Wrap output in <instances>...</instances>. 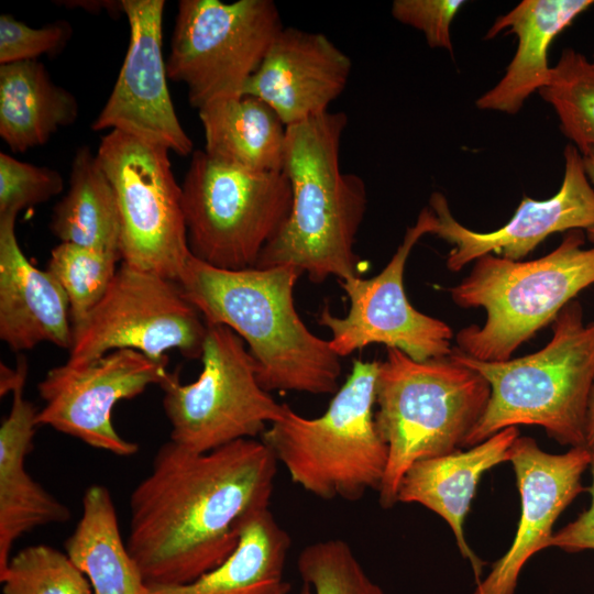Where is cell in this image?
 <instances>
[{
  "label": "cell",
  "mask_w": 594,
  "mask_h": 594,
  "mask_svg": "<svg viewBox=\"0 0 594 594\" xmlns=\"http://www.w3.org/2000/svg\"><path fill=\"white\" fill-rule=\"evenodd\" d=\"M72 34L67 21L32 28L3 13L0 15V65L37 61L44 54L55 55L66 46Z\"/></svg>",
  "instance_id": "d6a6232c"
},
{
  "label": "cell",
  "mask_w": 594,
  "mask_h": 594,
  "mask_svg": "<svg viewBox=\"0 0 594 594\" xmlns=\"http://www.w3.org/2000/svg\"><path fill=\"white\" fill-rule=\"evenodd\" d=\"M351 70V58L324 34L284 28L243 96L261 99L289 127L328 112Z\"/></svg>",
  "instance_id": "ac0fdd59"
},
{
  "label": "cell",
  "mask_w": 594,
  "mask_h": 594,
  "mask_svg": "<svg viewBox=\"0 0 594 594\" xmlns=\"http://www.w3.org/2000/svg\"><path fill=\"white\" fill-rule=\"evenodd\" d=\"M593 457L584 447L562 454L540 449L530 437H518L509 450L520 495V518L514 540L473 594H514L528 560L549 547L553 525L584 491L582 475Z\"/></svg>",
  "instance_id": "e0dca14e"
},
{
  "label": "cell",
  "mask_w": 594,
  "mask_h": 594,
  "mask_svg": "<svg viewBox=\"0 0 594 594\" xmlns=\"http://www.w3.org/2000/svg\"><path fill=\"white\" fill-rule=\"evenodd\" d=\"M28 374V364L24 359L18 362L16 369H10L1 363L0 367V395H7L22 382H25Z\"/></svg>",
  "instance_id": "d590c367"
},
{
  "label": "cell",
  "mask_w": 594,
  "mask_h": 594,
  "mask_svg": "<svg viewBox=\"0 0 594 594\" xmlns=\"http://www.w3.org/2000/svg\"><path fill=\"white\" fill-rule=\"evenodd\" d=\"M592 63L594 64V55H593V58H592Z\"/></svg>",
  "instance_id": "60d3db41"
},
{
  "label": "cell",
  "mask_w": 594,
  "mask_h": 594,
  "mask_svg": "<svg viewBox=\"0 0 594 594\" xmlns=\"http://www.w3.org/2000/svg\"><path fill=\"white\" fill-rule=\"evenodd\" d=\"M201 362L195 382L183 384L176 371L160 385L169 441L193 452H209L241 439H257L285 414L286 404L260 385L254 359L229 327L207 326Z\"/></svg>",
  "instance_id": "9c48e42d"
},
{
  "label": "cell",
  "mask_w": 594,
  "mask_h": 594,
  "mask_svg": "<svg viewBox=\"0 0 594 594\" xmlns=\"http://www.w3.org/2000/svg\"><path fill=\"white\" fill-rule=\"evenodd\" d=\"M283 29L272 0H180L166 59L168 79L186 86L198 110L243 96Z\"/></svg>",
  "instance_id": "30bf717a"
},
{
  "label": "cell",
  "mask_w": 594,
  "mask_h": 594,
  "mask_svg": "<svg viewBox=\"0 0 594 594\" xmlns=\"http://www.w3.org/2000/svg\"><path fill=\"white\" fill-rule=\"evenodd\" d=\"M168 154L120 131L106 134L96 153L117 196L121 261L177 283L191 254Z\"/></svg>",
  "instance_id": "8fae6325"
},
{
  "label": "cell",
  "mask_w": 594,
  "mask_h": 594,
  "mask_svg": "<svg viewBox=\"0 0 594 594\" xmlns=\"http://www.w3.org/2000/svg\"><path fill=\"white\" fill-rule=\"evenodd\" d=\"M300 275L293 266L227 271L190 255L177 284L207 326H227L246 343L266 392L336 394L341 358L296 311Z\"/></svg>",
  "instance_id": "7a4b0ae2"
},
{
  "label": "cell",
  "mask_w": 594,
  "mask_h": 594,
  "mask_svg": "<svg viewBox=\"0 0 594 594\" xmlns=\"http://www.w3.org/2000/svg\"><path fill=\"white\" fill-rule=\"evenodd\" d=\"M582 158L588 180L594 187V147L586 150ZM586 237L594 244V228L586 230Z\"/></svg>",
  "instance_id": "f35d334b"
},
{
  "label": "cell",
  "mask_w": 594,
  "mask_h": 594,
  "mask_svg": "<svg viewBox=\"0 0 594 594\" xmlns=\"http://www.w3.org/2000/svg\"><path fill=\"white\" fill-rule=\"evenodd\" d=\"M24 385L13 389L10 413L0 427V573L18 539L35 528L70 519L69 508L26 471L38 410L25 399Z\"/></svg>",
  "instance_id": "7402d4cb"
},
{
  "label": "cell",
  "mask_w": 594,
  "mask_h": 594,
  "mask_svg": "<svg viewBox=\"0 0 594 594\" xmlns=\"http://www.w3.org/2000/svg\"><path fill=\"white\" fill-rule=\"evenodd\" d=\"M119 253L101 252L61 242L50 255L47 271L65 290L69 305L73 334L87 320L107 293L116 273Z\"/></svg>",
  "instance_id": "f1b7e54d"
},
{
  "label": "cell",
  "mask_w": 594,
  "mask_h": 594,
  "mask_svg": "<svg viewBox=\"0 0 594 594\" xmlns=\"http://www.w3.org/2000/svg\"><path fill=\"white\" fill-rule=\"evenodd\" d=\"M277 464L261 439L204 453L165 442L130 496L127 546L146 585L188 583L224 562L244 521L270 508Z\"/></svg>",
  "instance_id": "6da1fadb"
},
{
  "label": "cell",
  "mask_w": 594,
  "mask_h": 594,
  "mask_svg": "<svg viewBox=\"0 0 594 594\" xmlns=\"http://www.w3.org/2000/svg\"><path fill=\"white\" fill-rule=\"evenodd\" d=\"M50 228L61 242L120 254L121 226L116 191L88 146L75 152L69 188L55 205Z\"/></svg>",
  "instance_id": "4316f807"
},
{
  "label": "cell",
  "mask_w": 594,
  "mask_h": 594,
  "mask_svg": "<svg viewBox=\"0 0 594 594\" xmlns=\"http://www.w3.org/2000/svg\"><path fill=\"white\" fill-rule=\"evenodd\" d=\"M78 102L38 61L0 65V136L13 152L45 144L78 118Z\"/></svg>",
  "instance_id": "cb8c5ba5"
},
{
  "label": "cell",
  "mask_w": 594,
  "mask_h": 594,
  "mask_svg": "<svg viewBox=\"0 0 594 594\" xmlns=\"http://www.w3.org/2000/svg\"><path fill=\"white\" fill-rule=\"evenodd\" d=\"M559 120L562 133L581 154L594 147V64L566 47L538 91Z\"/></svg>",
  "instance_id": "83f0119b"
},
{
  "label": "cell",
  "mask_w": 594,
  "mask_h": 594,
  "mask_svg": "<svg viewBox=\"0 0 594 594\" xmlns=\"http://www.w3.org/2000/svg\"><path fill=\"white\" fill-rule=\"evenodd\" d=\"M593 4V0H524L499 15L484 40L513 34L517 47L501 80L476 99V108L518 113L549 79L548 52L553 40Z\"/></svg>",
  "instance_id": "44dd1931"
},
{
  "label": "cell",
  "mask_w": 594,
  "mask_h": 594,
  "mask_svg": "<svg viewBox=\"0 0 594 594\" xmlns=\"http://www.w3.org/2000/svg\"><path fill=\"white\" fill-rule=\"evenodd\" d=\"M167 364L168 359L154 360L132 349H119L90 362L55 366L37 384L44 406L36 424L91 448L131 457L139 451V444L116 430L113 407L151 385H161L169 373Z\"/></svg>",
  "instance_id": "5bb4252c"
},
{
  "label": "cell",
  "mask_w": 594,
  "mask_h": 594,
  "mask_svg": "<svg viewBox=\"0 0 594 594\" xmlns=\"http://www.w3.org/2000/svg\"><path fill=\"white\" fill-rule=\"evenodd\" d=\"M491 388L476 371L450 354L416 361L387 348L375 383L374 422L387 447L378 501L397 503L400 481L415 463L464 447L488 403Z\"/></svg>",
  "instance_id": "277c9868"
},
{
  "label": "cell",
  "mask_w": 594,
  "mask_h": 594,
  "mask_svg": "<svg viewBox=\"0 0 594 594\" xmlns=\"http://www.w3.org/2000/svg\"><path fill=\"white\" fill-rule=\"evenodd\" d=\"M289 547V535L267 508L244 521L238 547L220 565L188 583L147 585V594H273L286 584Z\"/></svg>",
  "instance_id": "d4e9b609"
},
{
  "label": "cell",
  "mask_w": 594,
  "mask_h": 594,
  "mask_svg": "<svg viewBox=\"0 0 594 594\" xmlns=\"http://www.w3.org/2000/svg\"><path fill=\"white\" fill-rule=\"evenodd\" d=\"M437 217L424 208L409 227L388 264L376 276L339 280L350 307L345 317L331 315L326 306L319 324L331 332L332 350L345 356L372 343L403 351L416 361L448 356L452 349V329L443 321L416 310L404 289V268L410 251L425 234H432Z\"/></svg>",
  "instance_id": "4fadbf2b"
},
{
  "label": "cell",
  "mask_w": 594,
  "mask_h": 594,
  "mask_svg": "<svg viewBox=\"0 0 594 594\" xmlns=\"http://www.w3.org/2000/svg\"><path fill=\"white\" fill-rule=\"evenodd\" d=\"M518 437V429L508 427L465 451L419 461L407 470L398 488L397 503L420 504L450 526L476 584L482 581L485 563L465 539L464 520L481 476L509 460V450Z\"/></svg>",
  "instance_id": "ffe728a7"
},
{
  "label": "cell",
  "mask_w": 594,
  "mask_h": 594,
  "mask_svg": "<svg viewBox=\"0 0 594 594\" xmlns=\"http://www.w3.org/2000/svg\"><path fill=\"white\" fill-rule=\"evenodd\" d=\"M594 284V246L584 248L581 230L569 231L546 256L513 261L485 254L472 272L450 289L460 307H483V327L471 324L457 334L458 349L480 361L502 362Z\"/></svg>",
  "instance_id": "8992f818"
},
{
  "label": "cell",
  "mask_w": 594,
  "mask_h": 594,
  "mask_svg": "<svg viewBox=\"0 0 594 594\" xmlns=\"http://www.w3.org/2000/svg\"><path fill=\"white\" fill-rule=\"evenodd\" d=\"M206 334V322L176 282L121 262L100 302L74 332L67 362H90L119 349L154 360L167 359L169 350L201 359Z\"/></svg>",
  "instance_id": "7c38bea8"
},
{
  "label": "cell",
  "mask_w": 594,
  "mask_h": 594,
  "mask_svg": "<svg viewBox=\"0 0 594 594\" xmlns=\"http://www.w3.org/2000/svg\"><path fill=\"white\" fill-rule=\"evenodd\" d=\"M190 254L227 271L255 266L292 208L284 172H251L191 154L182 184Z\"/></svg>",
  "instance_id": "ba28073f"
},
{
  "label": "cell",
  "mask_w": 594,
  "mask_h": 594,
  "mask_svg": "<svg viewBox=\"0 0 594 594\" xmlns=\"http://www.w3.org/2000/svg\"><path fill=\"white\" fill-rule=\"evenodd\" d=\"M463 0H395L391 13L398 22L420 31L430 48L453 55L451 24Z\"/></svg>",
  "instance_id": "836d02e7"
},
{
  "label": "cell",
  "mask_w": 594,
  "mask_h": 594,
  "mask_svg": "<svg viewBox=\"0 0 594 594\" xmlns=\"http://www.w3.org/2000/svg\"><path fill=\"white\" fill-rule=\"evenodd\" d=\"M15 219L0 217V338L15 352L42 342L69 351L74 334L68 297L47 270L26 258Z\"/></svg>",
  "instance_id": "d6986e66"
},
{
  "label": "cell",
  "mask_w": 594,
  "mask_h": 594,
  "mask_svg": "<svg viewBox=\"0 0 594 594\" xmlns=\"http://www.w3.org/2000/svg\"><path fill=\"white\" fill-rule=\"evenodd\" d=\"M583 447L586 448L594 458V383L588 399Z\"/></svg>",
  "instance_id": "74e56055"
},
{
  "label": "cell",
  "mask_w": 594,
  "mask_h": 594,
  "mask_svg": "<svg viewBox=\"0 0 594 594\" xmlns=\"http://www.w3.org/2000/svg\"><path fill=\"white\" fill-rule=\"evenodd\" d=\"M563 158L564 175L558 193L544 200L525 196L510 220L491 232H476L461 224L451 213L448 199L435 191L429 199L437 217L432 234L454 245L447 257V267L458 272L492 252L520 261L550 234L594 228V187L582 154L569 144Z\"/></svg>",
  "instance_id": "2e32d148"
},
{
  "label": "cell",
  "mask_w": 594,
  "mask_h": 594,
  "mask_svg": "<svg viewBox=\"0 0 594 594\" xmlns=\"http://www.w3.org/2000/svg\"><path fill=\"white\" fill-rule=\"evenodd\" d=\"M198 113L210 158L251 172H283L286 125L267 103L239 96L210 102Z\"/></svg>",
  "instance_id": "603a6c76"
},
{
  "label": "cell",
  "mask_w": 594,
  "mask_h": 594,
  "mask_svg": "<svg viewBox=\"0 0 594 594\" xmlns=\"http://www.w3.org/2000/svg\"><path fill=\"white\" fill-rule=\"evenodd\" d=\"M348 122L344 112L328 111L286 127L283 172L292 188V208L254 267L293 266L312 283L359 276L354 243L367 191L359 175L340 167Z\"/></svg>",
  "instance_id": "3957f363"
},
{
  "label": "cell",
  "mask_w": 594,
  "mask_h": 594,
  "mask_svg": "<svg viewBox=\"0 0 594 594\" xmlns=\"http://www.w3.org/2000/svg\"><path fill=\"white\" fill-rule=\"evenodd\" d=\"M0 581L2 594H92L88 579L66 552L47 544L12 554Z\"/></svg>",
  "instance_id": "f546056e"
},
{
  "label": "cell",
  "mask_w": 594,
  "mask_h": 594,
  "mask_svg": "<svg viewBox=\"0 0 594 594\" xmlns=\"http://www.w3.org/2000/svg\"><path fill=\"white\" fill-rule=\"evenodd\" d=\"M297 569L312 594H385L341 539L306 546L298 556Z\"/></svg>",
  "instance_id": "4dcf8cb0"
},
{
  "label": "cell",
  "mask_w": 594,
  "mask_h": 594,
  "mask_svg": "<svg viewBox=\"0 0 594 594\" xmlns=\"http://www.w3.org/2000/svg\"><path fill=\"white\" fill-rule=\"evenodd\" d=\"M81 516L65 541L66 554L88 579L92 594H147L148 588L124 542L110 491L86 488Z\"/></svg>",
  "instance_id": "484cf974"
},
{
  "label": "cell",
  "mask_w": 594,
  "mask_h": 594,
  "mask_svg": "<svg viewBox=\"0 0 594 594\" xmlns=\"http://www.w3.org/2000/svg\"><path fill=\"white\" fill-rule=\"evenodd\" d=\"M61 6L67 8H80L85 9L92 13H98L100 11H107L116 14H124L122 0L112 1V0H73V1H57Z\"/></svg>",
  "instance_id": "8d00e7d4"
},
{
  "label": "cell",
  "mask_w": 594,
  "mask_h": 594,
  "mask_svg": "<svg viewBox=\"0 0 594 594\" xmlns=\"http://www.w3.org/2000/svg\"><path fill=\"white\" fill-rule=\"evenodd\" d=\"M64 188L58 170L36 166L0 153V217L44 204Z\"/></svg>",
  "instance_id": "1f68e13d"
},
{
  "label": "cell",
  "mask_w": 594,
  "mask_h": 594,
  "mask_svg": "<svg viewBox=\"0 0 594 594\" xmlns=\"http://www.w3.org/2000/svg\"><path fill=\"white\" fill-rule=\"evenodd\" d=\"M553 334L538 352L502 362L471 358L458 348L450 355L479 372L491 395L464 447H473L517 425L542 427L560 444L584 446L586 413L594 383V323H583L579 301L553 320Z\"/></svg>",
  "instance_id": "5b68a950"
},
{
  "label": "cell",
  "mask_w": 594,
  "mask_h": 594,
  "mask_svg": "<svg viewBox=\"0 0 594 594\" xmlns=\"http://www.w3.org/2000/svg\"><path fill=\"white\" fill-rule=\"evenodd\" d=\"M378 365L354 360L321 416L302 417L286 405L260 437L290 480L319 498L354 502L381 487L387 447L374 422Z\"/></svg>",
  "instance_id": "52a82bcc"
},
{
  "label": "cell",
  "mask_w": 594,
  "mask_h": 594,
  "mask_svg": "<svg viewBox=\"0 0 594 594\" xmlns=\"http://www.w3.org/2000/svg\"><path fill=\"white\" fill-rule=\"evenodd\" d=\"M129 45L113 89L91 124L94 131H120L180 156L194 143L176 114L162 51L164 0H122Z\"/></svg>",
  "instance_id": "9a60e30c"
},
{
  "label": "cell",
  "mask_w": 594,
  "mask_h": 594,
  "mask_svg": "<svg viewBox=\"0 0 594 594\" xmlns=\"http://www.w3.org/2000/svg\"><path fill=\"white\" fill-rule=\"evenodd\" d=\"M289 590H290V586L288 583H286L284 586H282L279 590H277L273 594H287ZM301 594H312V591L307 584H305V586L302 587Z\"/></svg>",
  "instance_id": "ab89813d"
},
{
  "label": "cell",
  "mask_w": 594,
  "mask_h": 594,
  "mask_svg": "<svg viewBox=\"0 0 594 594\" xmlns=\"http://www.w3.org/2000/svg\"><path fill=\"white\" fill-rule=\"evenodd\" d=\"M590 469L592 474V485L588 488L590 507L573 521L554 532L549 541V547H557L571 553L594 550V458Z\"/></svg>",
  "instance_id": "e575fe53"
}]
</instances>
